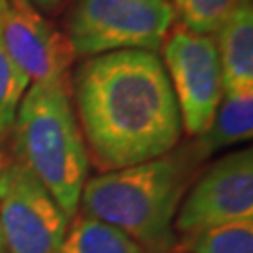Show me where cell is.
<instances>
[{
	"mask_svg": "<svg viewBox=\"0 0 253 253\" xmlns=\"http://www.w3.org/2000/svg\"><path fill=\"white\" fill-rule=\"evenodd\" d=\"M9 2H13V0H9Z\"/></svg>",
	"mask_w": 253,
	"mask_h": 253,
	"instance_id": "cell-17",
	"label": "cell"
},
{
	"mask_svg": "<svg viewBox=\"0 0 253 253\" xmlns=\"http://www.w3.org/2000/svg\"><path fill=\"white\" fill-rule=\"evenodd\" d=\"M70 217L19 160L0 172V236L8 253H56Z\"/></svg>",
	"mask_w": 253,
	"mask_h": 253,
	"instance_id": "cell-5",
	"label": "cell"
},
{
	"mask_svg": "<svg viewBox=\"0 0 253 253\" xmlns=\"http://www.w3.org/2000/svg\"><path fill=\"white\" fill-rule=\"evenodd\" d=\"M73 96L88 158L117 171L169 154L180 141V111L162 58L150 51H115L86 58Z\"/></svg>",
	"mask_w": 253,
	"mask_h": 253,
	"instance_id": "cell-1",
	"label": "cell"
},
{
	"mask_svg": "<svg viewBox=\"0 0 253 253\" xmlns=\"http://www.w3.org/2000/svg\"><path fill=\"white\" fill-rule=\"evenodd\" d=\"M0 253H2V252H0Z\"/></svg>",
	"mask_w": 253,
	"mask_h": 253,
	"instance_id": "cell-18",
	"label": "cell"
},
{
	"mask_svg": "<svg viewBox=\"0 0 253 253\" xmlns=\"http://www.w3.org/2000/svg\"><path fill=\"white\" fill-rule=\"evenodd\" d=\"M30 4L34 2V4H38L40 8H43V9H53V8H56L62 0H28Z\"/></svg>",
	"mask_w": 253,
	"mask_h": 253,
	"instance_id": "cell-15",
	"label": "cell"
},
{
	"mask_svg": "<svg viewBox=\"0 0 253 253\" xmlns=\"http://www.w3.org/2000/svg\"><path fill=\"white\" fill-rule=\"evenodd\" d=\"M162 47L163 66L180 111L182 129L191 137L203 135L223 98L216 40L180 28Z\"/></svg>",
	"mask_w": 253,
	"mask_h": 253,
	"instance_id": "cell-6",
	"label": "cell"
},
{
	"mask_svg": "<svg viewBox=\"0 0 253 253\" xmlns=\"http://www.w3.org/2000/svg\"><path fill=\"white\" fill-rule=\"evenodd\" d=\"M253 217V152L236 150L217 160L180 203L174 229L184 236Z\"/></svg>",
	"mask_w": 253,
	"mask_h": 253,
	"instance_id": "cell-7",
	"label": "cell"
},
{
	"mask_svg": "<svg viewBox=\"0 0 253 253\" xmlns=\"http://www.w3.org/2000/svg\"><path fill=\"white\" fill-rule=\"evenodd\" d=\"M242 2L246 0H174L172 11L184 25L182 28L210 36Z\"/></svg>",
	"mask_w": 253,
	"mask_h": 253,
	"instance_id": "cell-14",
	"label": "cell"
},
{
	"mask_svg": "<svg viewBox=\"0 0 253 253\" xmlns=\"http://www.w3.org/2000/svg\"><path fill=\"white\" fill-rule=\"evenodd\" d=\"M2 250H4V248H2V236H0V252H2Z\"/></svg>",
	"mask_w": 253,
	"mask_h": 253,
	"instance_id": "cell-16",
	"label": "cell"
},
{
	"mask_svg": "<svg viewBox=\"0 0 253 253\" xmlns=\"http://www.w3.org/2000/svg\"><path fill=\"white\" fill-rule=\"evenodd\" d=\"M17 160L72 219L88 174V150L66 75L32 83L15 115Z\"/></svg>",
	"mask_w": 253,
	"mask_h": 253,
	"instance_id": "cell-3",
	"label": "cell"
},
{
	"mask_svg": "<svg viewBox=\"0 0 253 253\" xmlns=\"http://www.w3.org/2000/svg\"><path fill=\"white\" fill-rule=\"evenodd\" d=\"M4 43L13 64L32 83L66 75L73 47L28 0H8L4 17Z\"/></svg>",
	"mask_w": 253,
	"mask_h": 253,
	"instance_id": "cell-8",
	"label": "cell"
},
{
	"mask_svg": "<svg viewBox=\"0 0 253 253\" xmlns=\"http://www.w3.org/2000/svg\"><path fill=\"white\" fill-rule=\"evenodd\" d=\"M223 92L253 88V6L242 2L217 28Z\"/></svg>",
	"mask_w": 253,
	"mask_h": 253,
	"instance_id": "cell-9",
	"label": "cell"
},
{
	"mask_svg": "<svg viewBox=\"0 0 253 253\" xmlns=\"http://www.w3.org/2000/svg\"><path fill=\"white\" fill-rule=\"evenodd\" d=\"M174 19L167 0H79L68 21L75 56L115 51L156 53Z\"/></svg>",
	"mask_w": 253,
	"mask_h": 253,
	"instance_id": "cell-4",
	"label": "cell"
},
{
	"mask_svg": "<svg viewBox=\"0 0 253 253\" xmlns=\"http://www.w3.org/2000/svg\"><path fill=\"white\" fill-rule=\"evenodd\" d=\"M8 0H0V139L9 133L13 127L17 107L30 79L13 64L6 43H4V17H6Z\"/></svg>",
	"mask_w": 253,
	"mask_h": 253,
	"instance_id": "cell-13",
	"label": "cell"
},
{
	"mask_svg": "<svg viewBox=\"0 0 253 253\" xmlns=\"http://www.w3.org/2000/svg\"><path fill=\"white\" fill-rule=\"evenodd\" d=\"M180 252L253 253V217L184 236V244H180Z\"/></svg>",
	"mask_w": 253,
	"mask_h": 253,
	"instance_id": "cell-12",
	"label": "cell"
},
{
	"mask_svg": "<svg viewBox=\"0 0 253 253\" xmlns=\"http://www.w3.org/2000/svg\"><path fill=\"white\" fill-rule=\"evenodd\" d=\"M56 253H146L115 227L86 214L73 216L72 225Z\"/></svg>",
	"mask_w": 253,
	"mask_h": 253,
	"instance_id": "cell-11",
	"label": "cell"
},
{
	"mask_svg": "<svg viewBox=\"0 0 253 253\" xmlns=\"http://www.w3.org/2000/svg\"><path fill=\"white\" fill-rule=\"evenodd\" d=\"M195 165L188 146L103 172L84 184L79 201L83 214L122 231L146 253H180L174 217Z\"/></svg>",
	"mask_w": 253,
	"mask_h": 253,
	"instance_id": "cell-2",
	"label": "cell"
},
{
	"mask_svg": "<svg viewBox=\"0 0 253 253\" xmlns=\"http://www.w3.org/2000/svg\"><path fill=\"white\" fill-rule=\"evenodd\" d=\"M253 131V88L223 92L212 124L190 146L191 156L199 163L214 152L244 143Z\"/></svg>",
	"mask_w": 253,
	"mask_h": 253,
	"instance_id": "cell-10",
	"label": "cell"
}]
</instances>
